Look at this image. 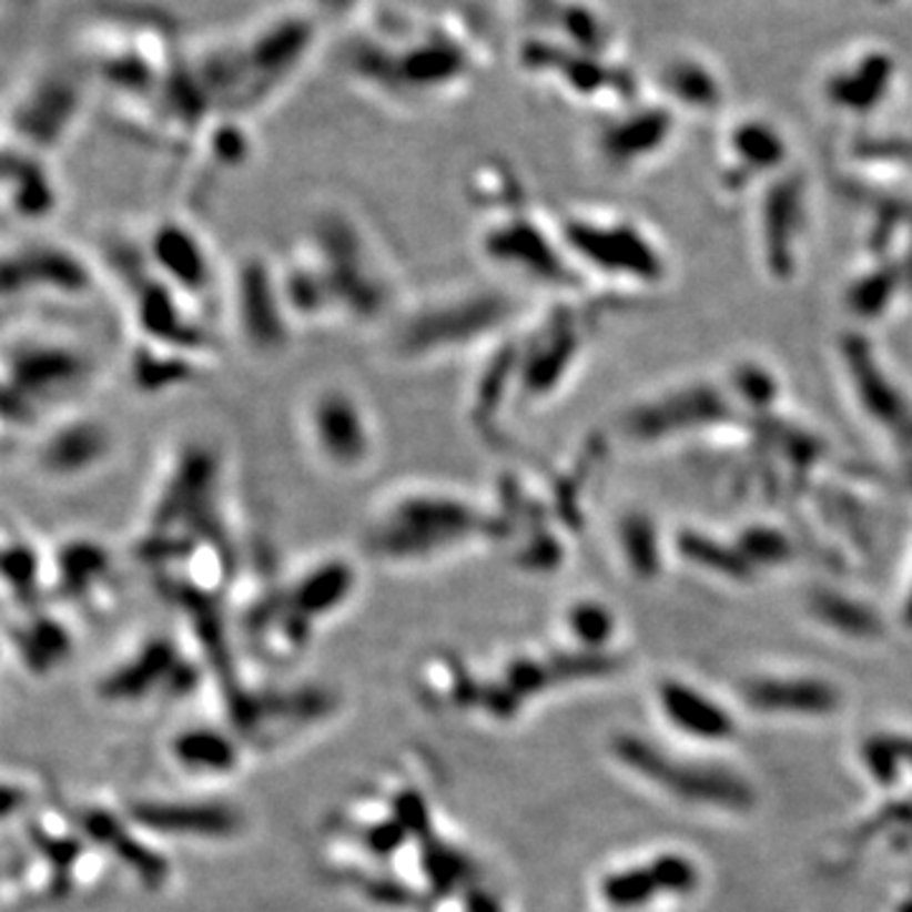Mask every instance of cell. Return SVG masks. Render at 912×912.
<instances>
[{
	"label": "cell",
	"mask_w": 912,
	"mask_h": 912,
	"mask_svg": "<svg viewBox=\"0 0 912 912\" xmlns=\"http://www.w3.org/2000/svg\"><path fill=\"white\" fill-rule=\"evenodd\" d=\"M3 432L26 442L43 424L87 406L102 381V357L84 337L18 320L3 335Z\"/></svg>",
	"instance_id": "7a4b0ae2"
},
{
	"label": "cell",
	"mask_w": 912,
	"mask_h": 912,
	"mask_svg": "<svg viewBox=\"0 0 912 912\" xmlns=\"http://www.w3.org/2000/svg\"><path fill=\"white\" fill-rule=\"evenodd\" d=\"M3 591L8 611L41 606L49 598V550L11 520L3 538Z\"/></svg>",
	"instance_id": "44dd1931"
},
{
	"label": "cell",
	"mask_w": 912,
	"mask_h": 912,
	"mask_svg": "<svg viewBox=\"0 0 912 912\" xmlns=\"http://www.w3.org/2000/svg\"><path fill=\"white\" fill-rule=\"evenodd\" d=\"M104 272L82 246L47 234L6 241L0 262L3 304H82L100 292Z\"/></svg>",
	"instance_id": "52a82bcc"
},
{
	"label": "cell",
	"mask_w": 912,
	"mask_h": 912,
	"mask_svg": "<svg viewBox=\"0 0 912 912\" xmlns=\"http://www.w3.org/2000/svg\"><path fill=\"white\" fill-rule=\"evenodd\" d=\"M517 320V300L487 282H456L439 290L408 294L381 330L383 355L401 368L485 355L507 337Z\"/></svg>",
	"instance_id": "277c9868"
},
{
	"label": "cell",
	"mask_w": 912,
	"mask_h": 912,
	"mask_svg": "<svg viewBox=\"0 0 912 912\" xmlns=\"http://www.w3.org/2000/svg\"><path fill=\"white\" fill-rule=\"evenodd\" d=\"M140 244L152 272L203 312L211 315L213 304H223L226 270L193 221L175 213L158 216L140 234Z\"/></svg>",
	"instance_id": "9c48e42d"
},
{
	"label": "cell",
	"mask_w": 912,
	"mask_h": 912,
	"mask_svg": "<svg viewBox=\"0 0 912 912\" xmlns=\"http://www.w3.org/2000/svg\"><path fill=\"white\" fill-rule=\"evenodd\" d=\"M61 183L53 175L49 158L39 152L8 145L3 170V211L21 226H39L61 211Z\"/></svg>",
	"instance_id": "e0dca14e"
},
{
	"label": "cell",
	"mask_w": 912,
	"mask_h": 912,
	"mask_svg": "<svg viewBox=\"0 0 912 912\" xmlns=\"http://www.w3.org/2000/svg\"><path fill=\"white\" fill-rule=\"evenodd\" d=\"M132 824L152 839L168 842L221 844L244 834L246 817L229 801L216 799H170V796H142L124 803Z\"/></svg>",
	"instance_id": "7c38bea8"
},
{
	"label": "cell",
	"mask_w": 912,
	"mask_h": 912,
	"mask_svg": "<svg viewBox=\"0 0 912 912\" xmlns=\"http://www.w3.org/2000/svg\"><path fill=\"white\" fill-rule=\"evenodd\" d=\"M122 454V434L112 418L82 406L67 411L23 442L31 477L49 487H77L112 467Z\"/></svg>",
	"instance_id": "ba28073f"
},
{
	"label": "cell",
	"mask_w": 912,
	"mask_h": 912,
	"mask_svg": "<svg viewBox=\"0 0 912 912\" xmlns=\"http://www.w3.org/2000/svg\"><path fill=\"white\" fill-rule=\"evenodd\" d=\"M614 750L626 766H631L634 771L649 778L651 783L661 786V789H667V793L677 796V799L730 809H743L753 801L750 786L736 773H728L726 768L677 760L661 753V748H657L655 743H647V740L634 736L616 740Z\"/></svg>",
	"instance_id": "8fae6325"
},
{
	"label": "cell",
	"mask_w": 912,
	"mask_h": 912,
	"mask_svg": "<svg viewBox=\"0 0 912 912\" xmlns=\"http://www.w3.org/2000/svg\"><path fill=\"white\" fill-rule=\"evenodd\" d=\"M6 639L11 644L18 661L33 677H47L53 667L64 665L74 649L69 626L47 606L8 611Z\"/></svg>",
	"instance_id": "ffe728a7"
},
{
	"label": "cell",
	"mask_w": 912,
	"mask_h": 912,
	"mask_svg": "<svg viewBox=\"0 0 912 912\" xmlns=\"http://www.w3.org/2000/svg\"><path fill=\"white\" fill-rule=\"evenodd\" d=\"M566 624L574 631V637L588 647V651H596L601 644L611 637V616L606 614L604 606L584 601L570 606L566 614Z\"/></svg>",
	"instance_id": "484cf974"
},
{
	"label": "cell",
	"mask_w": 912,
	"mask_h": 912,
	"mask_svg": "<svg viewBox=\"0 0 912 912\" xmlns=\"http://www.w3.org/2000/svg\"><path fill=\"white\" fill-rule=\"evenodd\" d=\"M659 702L669 722L692 738L726 740L736 730L730 715L690 685L665 682L659 690Z\"/></svg>",
	"instance_id": "603a6c76"
},
{
	"label": "cell",
	"mask_w": 912,
	"mask_h": 912,
	"mask_svg": "<svg viewBox=\"0 0 912 912\" xmlns=\"http://www.w3.org/2000/svg\"><path fill=\"white\" fill-rule=\"evenodd\" d=\"M659 884L651 874V867H634L608 874L601 882V898L616 910H634L647 905L657 898Z\"/></svg>",
	"instance_id": "d4e9b609"
},
{
	"label": "cell",
	"mask_w": 912,
	"mask_h": 912,
	"mask_svg": "<svg viewBox=\"0 0 912 912\" xmlns=\"http://www.w3.org/2000/svg\"><path fill=\"white\" fill-rule=\"evenodd\" d=\"M201 669L175 639L158 634L132 647L128 657L110 667L97 682V695L107 702H145L152 697H183L199 682Z\"/></svg>",
	"instance_id": "30bf717a"
},
{
	"label": "cell",
	"mask_w": 912,
	"mask_h": 912,
	"mask_svg": "<svg viewBox=\"0 0 912 912\" xmlns=\"http://www.w3.org/2000/svg\"><path fill=\"white\" fill-rule=\"evenodd\" d=\"M748 700L766 712L824 715L837 708L839 695L819 679H763L750 687Z\"/></svg>",
	"instance_id": "cb8c5ba5"
},
{
	"label": "cell",
	"mask_w": 912,
	"mask_h": 912,
	"mask_svg": "<svg viewBox=\"0 0 912 912\" xmlns=\"http://www.w3.org/2000/svg\"><path fill=\"white\" fill-rule=\"evenodd\" d=\"M361 553L327 550L310 558L282 580V594L294 611L312 626L333 621L353 604L361 588Z\"/></svg>",
	"instance_id": "5bb4252c"
},
{
	"label": "cell",
	"mask_w": 912,
	"mask_h": 912,
	"mask_svg": "<svg viewBox=\"0 0 912 912\" xmlns=\"http://www.w3.org/2000/svg\"><path fill=\"white\" fill-rule=\"evenodd\" d=\"M223 317L231 335L254 361H280L292 351L300 327L290 315L280 280V259L244 249L226 266Z\"/></svg>",
	"instance_id": "8992f818"
},
{
	"label": "cell",
	"mask_w": 912,
	"mask_h": 912,
	"mask_svg": "<svg viewBox=\"0 0 912 912\" xmlns=\"http://www.w3.org/2000/svg\"><path fill=\"white\" fill-rule=\"evenodd\" d=\"M246 753L244 738L234 728L191 726L168 740V760L193 781H226L241 771Z\"/></svg>",
	"instance_id": "d6986e66"
},
{
	"label": "cell",
	"mask_w": 912,
	"mask_h": 912,
	"mask_svg": "<svg viewBox=\"0 0 912 912\" xmlns=\"http://www.w3.org/2000/svg\"><path fill=\"white\" fill-rule=\"evenodd\" d=\"M297 244L327 284L337 327L381 333L406 302L386 241L353 205L320 203Z\"/></svg>",
	"instance_id": "3957f363"
},
{
	"label": "cell",
	"mask_w": 912,
	"mask_h": 912,
	"mask_svg": "<svg viewBox=\"0 0 912 912\" xmlns=\"http://www.w3.org/2000/svg\"><path fill=\"white\" fill-rule=\"evenodd\" d=\"M414 687L432 710L474 712L479 695V675L469 661L452 649L428 651L416 667Z\"/></svg>",
	"instance_id": "7402d4cb"
},
{
	"label": "cell",
	"mask_w": 912,
	"mask_h": 912,
	"mask_svg": "<svg viewBox=\"0 0 912 912\" xmlns=\"http://www.w3.org/2000/svg\"><path fill=\"white\" fill-rule=\"evenodd\" d=\"M649 867L659 884V890L685 895V892H690L697 884V870L692 867V862H687L685 857H679V854L657 857V860Z\"/></svg>",
	"instance_id": "4316f807"
},
{
	"label": "cell",
	"mask_w": 912,
	"mask_h": 912,
	"mask_svg": "<svg viewBox=\"0 0 912 912\" xmlns=\"http://www.w3.org/2000/svg\"><path fill=\"white\" fill-rule=\"evenodd\" d=\"M79 827L107 860L120 862L132 878L150 890L165 888L173 867L168 857L152 844V837L132 824L124 811L110 807H79Z\"/></svg>",
	"instance_id": "2e32d148"
},
{
	"label": "cell",
	"mask_w": 912,
	"mask_h": 912,
	"mask_svg": "<svg viewBox=\"0 0 912 912\" xmlns=\"http://www.w3.org/2000/svg\"><path fill=\"white\" fill-rule=\"evenodd\" d=\"M509 538L499 507L467 487L401 479L365 507L361 556L391 570H428Z\"/></svg>",
	"instance_id": "6da1fadb"
},
{
	"label": "cell",
	"mask_w": 912,
	"mask_h": 912,
	"mask_svg": "<svg viewBox=\"0 0 912 912\" xmlns=\"http://www.w3.org/2000/svg\"><path fill=\"white\" fill-rule=\"evenodd\" d=\"M477 254L495 270L548 280L560 272L556 249L548 234L520 205L495 213H482L477 229Z\"/></svg>",
	"instance_id": "4fadbf2b"
},
{
	"label": "cell",
	"mask_w": 912,
	"mask_h": 912,
	"mask_svg": "<svg viewBox=\"0 0 912 912\" xmlns=\"http://www.w3.org/2000/svg\"><path fill=\"white\" fill-rule=\"evenodd\" d=\"M211 357L181 351V347L148 343V340L130 337L124 353V373L132 391L145 398H160L168 393L183 391L193 383H201L205 373L213 368Z\"/></svg>",
	"instance_id": "ac0fdd59"
},
{
	"label": "cell",
	"mask_w": 912,
	"mask_h": 912,
	"mask_svg": "<svg viewBox=\"0 0 912 912\" xmlns=\"http://www.w3.org/2000/svg\"><path fill=\"white\" fill-rule=\"evenodd\" d=\"M118 558L92 535H69L49 548V598L64 606L100 611L114 588Z\"/></svg>",
	"instance_id": "9a60e30c"
},
{
	"label": "cell",
	"mask_w": 912,
	"mask_h": 912,
	"mask_svg": "<svg viewBox=\"0 0 912 912\" xmlns=\"http://www.w3.org/2000/svg\"><path fill=\"white\" fill-rule=\"evenodd\" d=\"M297 432L310 459L335 479H363L381 462L378 414L351 381L325 378L304 391L297 406Z\"/></svg>",
	"instance_id": "5b68a950"
}]
</instances>
